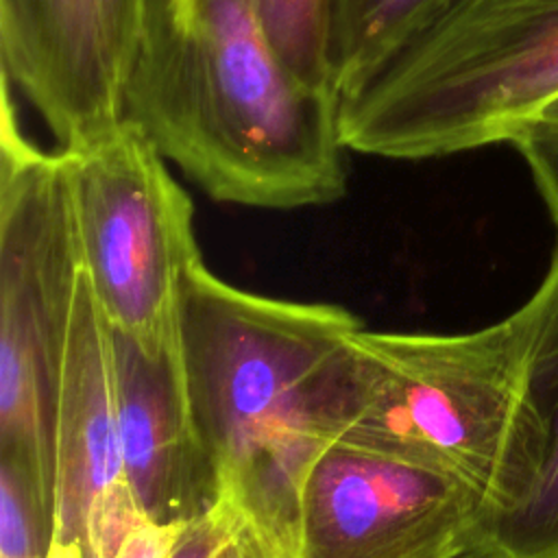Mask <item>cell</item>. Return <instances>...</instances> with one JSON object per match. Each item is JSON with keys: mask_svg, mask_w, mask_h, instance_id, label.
<instances>
[{"mask_svg": "<svg viewBox=\"0 0 558 558\" xmlns=\"http://www.w3.org/2000/svg\"><path fill=\"white\" fill-rule=\"evenodd\" d=\"M362 327L340 305L257 294L205 262L183 281L177 355L194 438L216 504L270 558H294L305 477L344 434Z\"/></svg>", "mask_w": 558, "mask_h": 558, "instance_id": "obj_1", "label": "cell"}, {"mask_svg": "<svg viewBox=\"0 0 558 558\" xmlns=\"http://www.w3.org/2000/svg\"><path fill=\"white\" fill-rule=\"evenodd\" d=\"M122 100L124 118L218 203L303 209L347 192L338 98L281 61L253 0H159Z\"/></svg>", "mask_w": 558, "mask_h": 558, "instance_id": "obj_2", "label": "cell"}, {"mask_svg": "<svg viewBox=\"0 0 558 558\" xmlns=\"http://www.w3.org/2000/svg\"><path fill=\"white\" fill-rule=\"evenodd\" d=\"M558 98V0H432L338 92L349 153L423 161L493 144Z\"/></svg>", "mask_w": 558, "mask_h": 558, "instance_id": "obj_3", "label": "cell"}, {"mask_svg": "<svg viewBox=\"0 0 558 558\" xmlns=\"http://www.w3.org/2000/svg\"><path fill=\"white\" fill-rule=\"evenodd\" d=\"M532 294L462 333L355 331L344 434L471 482L482 499L508 456L530 336Z\"/></svg>", "mask_w": 558, "mask_h": 558, "instance_id": "obj_4", "label": "cell"}, {"mask_svg": "<svg viewBox=\"0 0 558 558\" xmlns=\"http://www.w3.org/2000/svg\"><path fill=\"white\" fill-rule=\"evenodd\" d=\"M83 270L68 157L0 126V462L52 517L57 357Z\"/></svg>", "mask_w": 558, "mask_h": 558, "instance_id": "obj_5", "label": "cell"}, {"mask_svg": "<svg viewBox=\"0 0 558 558\" xmlns=\"http://www.w3.org/2000/svg\"><path fill=\"white\" fill-rule=\"evenodd\" d=\"M63 153L83 272L109 325L150 355L174 349L183 281L203 262L192 198L126 118Z\"/></svg>", "mask_w": 558, "mask_h": 558, "instance_id": "obj_6", "label": "cell"}, {"mask_svg": "<svg viewBox=\"0 0 558 558\" xmlns=\"http://www.w3.org/2000/svg\"><path fill=\"white\" fill-rule=\"evenodd\" d=\"M480 506L453 471L342 434L305 477L294 558H464Z\"/></svg>", "mask_w": 558, "mask_h": 558, "instance_id": "obj_7", "label": "cell"}, {"mask_svg": "<svg viewBox=\"0 0 558 558\" xmlns=\"http://www.w3.org/2000/svg\"><path fill=\"white\" fill-rule=\"evenodd\" d=\"M142 521L120 449L116 331L81 270L54 373L48 558H113Z\"/></svg>", "mask_w": 558, "mask_h": 558, "instance_id": "obj_8", "label": "cell"}, {"mask_svg": "<svg viewBox=\"0 0 558 558\" xmlns=\"http://www.w3.org/2000/svg\"><path fill=\"white\" fill-rule=\"evenodd\" d=\"M0 61L59 150L83 148L124 120L100 0H0Z\"/></svg>", "mask_w": 558, "mask_h": 558, "instance_id": "obj_9", "label": "cell"}, {"mask_svg": "<svg viewBox=\"0 0 558 558\" xmlns=\"http://www.w3.org/2000/svg\"><path fill=\"white\" fill-rule=\"evenodd\" d=\"M532 299L514 432L464 558H558V246Z\"/></svg>", "mask_w": 558, "mask_h": 558, "instance_id": "obj_10", "label": "cell"}, {"mask_svg": "<svg viewBox=\"0 0 558 558\" xmlns=\"http://www.w3.org/2000/svg\"><path fill=\"white\" fill-rule=\"evenodd\" d=\"M120 449L131 495L157 525L187 523L216 504L214 475L187 416L177 347L150 355L116 333Z\"/></svg>", "mask_w": 558, "mask_h": 558, "instance_id": "obj_11", "label": "cell"}, {"mask_svg": "<svg viewBox=\"0 0 558 558\" xmlns=\"http://www.w3.org/2000/svg\"><path fill=\"white\" fill-rule=\"evenodd\" d=\"M432 0H327L336 94L379 57Z\"/></svg>", "mask_w": 558, "mask_h": 558, "instance_id": "obj_12", "label": "cell"}, {"mask_svg": "<svg viewBox=\"0 0 558 558\" xmlns=\"http://www.w3.org/2000/svg\"><path fill=\"white\" fill-rule=\"evenodd\" d=\"M281 61L307 85L336 96L329 63L327 0H253ZM338 98V96H336Z\"/></svg>", "mask_w": 558, "mask_h": 558, "instance_id": "obj_13", "label": "cell"}, {"mask_svg": "<svg viewBox=\"0 0 558 558\" xmlns=\"http://www.w3.org/2000/svg\"><path fill=\"white\" fill-rule=\"evenodd\" d=\"M48 514L31 482L0 462V558H48Z\"/></svg>", "mask_w": 558, "mask_h": 558, "instance_id": "obj_14", "label": "cell"}, {"mask_svg": "<svg viewBox=\"0 0 558 558\" xmlns=\"http://www.w3.org/2000/svg\"><path fill=\"white\" fill-rule=\"evenodd\" d=\"M510 146L523 157L558 229V122L530 120L523 124Z\"/></svg>", "mask_w": 558, "mask_h": 558, "instance_id": "obj_15", "label": "cell"}, {"mask_svg": "<svg viewBox=\"0 0 558 558\" xmlns=\"http://www.w3.org/2000/svg\"><path fill=\"white\" fill-rule=\"evenodd\" d=\"M100 4L109 48L124 85V74L142 46L157 0H100Z\"/></svg>", "mask_w": 558, "mask_h": 558, "instance_id": "obj_16", "label": "cell"}, {"mask_svg": "<svg viewBox=\"0 0 558 558\" xmlns=\"http://www.w3.org/2000/svg\"><path fill=\"white\" fill-rule=\"evenodd\" d=\"M238 517L222 504L190 521L166 558H229L238 532Z\"/></svg>", "mask_w": 558, "mask_h": 558, "instance_id": "obj_17", "label": "cell"}, {"mask_svg": "<svg viewBox=\"0 0 558 558\" xmlns=\"http://www.w3.org/2000/svg\"><path fill=\"white\" fill-rule=\"evenodd\" d=\"M229 558H270L268 551L257 543V538L240 523L233 545H231V554Z\"/></svg>", "mask_w": 558, "mask_h": 558, "instance_id": "obj_18", "label": "cell"}, {"mask_svg": "<svg viewBox=\"0 0 558 558\" xmlns=\"http://www.w3.org/2000/svg\"><path fill=\"white\" fill-rule=\"evenodd\" d=\"M534 120H547V122H558V98H554L541 113H538V118H534Z\"/></svg>", "mask_w": 558, "mask_h": 558, "instance_id": "obj_19", "label": "cell"}]
</instances>
